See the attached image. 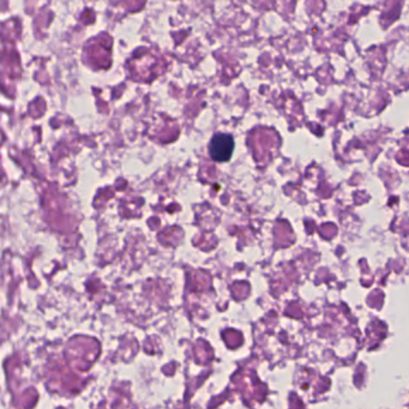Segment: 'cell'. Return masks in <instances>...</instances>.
Masks as SVG:
<instances>
[{"label":"cell","mask_w":409,"mask_h":409,"mask_svg":"<svg viewBox=\"0 0 409 409\" xmlns=\"http://www.w3.org/2000/svg\"><path fill=\"white\" fill-rule=\"evenodd\" d=\"M234 151V138L230 133H217L209 143V155L217 162L231 160Z\"/></svg>","instance_id":"obj_1"}]
</instances>
